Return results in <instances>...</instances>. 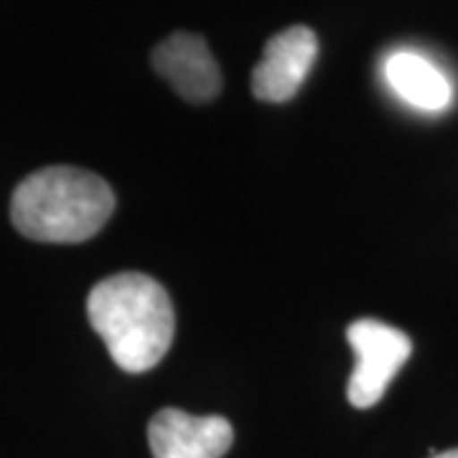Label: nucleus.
Masks as SVG:
<instances>
[{
	"instance_id": "6",
	"label": "nucleus",
	"mask_w": 458,
	"mask_h": 458,
	"mask_svg": "<svg viewBox=\"0 0 458 458\" xmlns=\"http://www.w3.org/2000/svg\"><path fill=\"white\" fill-rule=\"evenodd\" d=\"M150 64L186 102L204 105L222 92L219 64L207 38L199 33L176 31L165 36L150 54Z\"/></svg>"
},
{
	"instance_id": "1",
	"label": "nucleus",
	"mask_w": 458,
	"mask_h": 458,
	"mask_svg": "<svg viewBox=\"0 0 458 458\" xmlns=\"http://www.w3.org/2000/svg\"><path fill=\"white\" fill-rule=\"evenodd\" d=\"M87 318L113 361L131 375L153 369L176 334V313L164 285L143 273H117L87 295Z\"/></svg>"
},
{
	"instance_id": "2",
	"label": "nucleus",
	"mask_w": 458,
	"mask_h": 458,
	"mask_svg": "<svg viewBox=\"0 0 458 458\" xmlns=\"http://www.w3.org/2000/svg\"><path fill=\"white\" fill-rule=\"evenodd\" d=\"M114 214L110 183L77 165H47L29 174L11 197V222L33 242H87Z\"/></svg>"
},
{
	"instance_id": "3",
	"label": "nucleus",
	"mask_w": 458,
	"mask_h": 458,
	"mask_svg": "<svg viewBox=\"0 0 458 458\" xmlns=\"http://www.w3.org/2000/svg\"><path fill=\"white\" fill-rule=\"evenodd\" d=\"M346 339L354 349L357 367L349 377L346 397L354 408H375L385 397L394 375L410 360L412 342L400 328L375 318H360L346 328Z\"/></svg>"
},
{
	"instance_id": "8",
	"label": "nucleus",
	"mask_w": 458,
	"mask_h": 458,
	"mask_svg": "<svg viewBox=\"0 0 458 458\" xmlns=\"http://www.w3.org/2000/svg\"><path fill=\"white\" fill-rule=\"evenodd\" d=\"M430 458H458V448H451V451H443V454H433Z\"/></svg>"
},
{
	"instance_id": "5",
	"label": "nucleus",
	"mask_w": 458,
	"mask_h": 458,
	"mask_svg": "<svg viewBox=\"0 0 458 458\" xmlns=\"http://www.w3.org/2000/svg\"><path fill=\"white\" fill-rule=\"evenodd\" d=\"M234 443V428L222 415L158 410L148 423L153 458H222Z\"/></svg>"
},
{
	"instance_id": "7",
	"label": "nucleus",
	"mask_w": 458,
	"mask_h": 458,
	"mask_svg": "<svg viewBox=\"0 0 458 458\" xmlns=\"http://www.w3.org/2000/svg\"><path fill=\"white\" fill-rule=\"evenodd\" d=\"M385 77L408 105L428 113L445 110L451 102V82L441 69L426 56L412 51H397L385 62Z\"/></svg>"
},
{
	"instance_id": "4",
	"label": "nucleus",
	"mask_w": 458,
	"mask_h": 458,
	"mask_svg": "<svg viewBox=\"0 0 458 458\" xmlns=\"http://www.w3.org/2000/svg\"><path fill=\"white\" fill-rule=\"evenodd\" d=\"M318 56V36L309 26H291L267 38L252 69L250 89L260 102L283 105L293 99Z\"/></svg>"
}]
</instances>
